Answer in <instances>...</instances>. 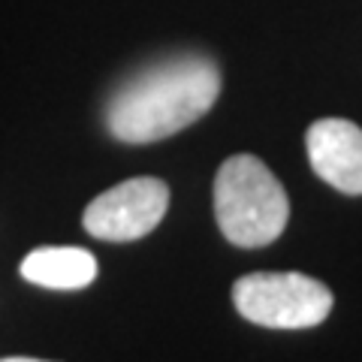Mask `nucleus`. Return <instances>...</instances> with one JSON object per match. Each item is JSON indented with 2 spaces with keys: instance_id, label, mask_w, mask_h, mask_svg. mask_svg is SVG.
Segmentation results:
<instances>
[{
  "instance_id": "7",
  "label": "nucleus",
  "mask_w": 362,
  "mask_h": 362,
  "mask_svg": "<svg viewBox=\"0 0 362 362\" xmlns=\"http://www.w3.org/2000/svg\"><path fill=\"white\" fill-rule=\"evenodd\" d=\"M0 362H45V359H30V356H6Z\"/></svg>"
},
{
  "instance_id": "4",
  "label": "nucleus",
  "mask_w": 362,
  "mask_h": 362,
  "mask_svg": "<svg viewBox=\"0 0 362 362\" xmlns=\"http://www.w3.org/2000/svg\"><path fill=\"white\" fill-rule=\"evenodd\" d=\"M169 209L166 181L139 175L103 190L82 214L85 230L103 242H133L148 235Z\"/></svg>"
},
{
  "instance_id": "1",
  "label": "nucleus",
  "mask_w": 362,
  "mask_h": 362,
  "mask_svg": "<svg viewBox=\"0 0 362 362\" xmlns=\"http://www.w3.org/2000/svg\"><path fill=\"white\" fill-rule=\"evenodd\" d=\"M221 70L202 54H178L145 66L106 103V127L127 145L160 142L190 127L214 106Z\"/></svg>"
},
{
  "instance_id": "3",
  "label": "nucleus",
  "mask_w": 362,
  "mask_h": 362,
  "mask_svg": "<svg viewBox=\"0 0 362 362\" xmlns=\"http://www.w3.org/2000/svg\"><path fill=\"white\" fill-rule=\"evenodd\" d=\"M245 320L269 329H311L332 311V290L302 272H251L233 284Z\"/></svg>"
},
{
  "instance_id": "5",
  "label": "nucleus",
  "mask_w": 362,
  "mask_h": 362,
  "mask_svg": "<svg viewBox=\"0 0 362 362\" xmlns=\"http://www.w3.org/2000/svg\"><path fill=\"white\" fill-rule=\"evenodd\" d=\"M311 169L347 197H362V127L347 118L314 121L305 133Z\"/></svg>"
},
{
  "instance_id": "2",
  "label": "nucleus",
  "mask_w": 362,
  "mask_h": 362,
  "mask_svg": "<svg viewBox=\"0 0 362 362\" xmlns=\"http://www.w3.org/2000/svg\"><path fill=\"white\" fill-rule=\"evenodd\" d=\"M214 218L230 245L266 247L287 226V190L259 157L233 154L214 178Z\"/></svg>"
},
{
  "instance_id": "6",
  "label": "nucleus",
  "mask_w": 362,
  "mask_h": 362,
  "mask_svg": "<svg viewBox=\"0 0 362 362\" xmlns=\"http://www.w3.org/2000/svg\"><path fill=\"white\" fill-rule=\"evenodd\" d=\"M21 278L49 290H82L94 284L97 257L85 247H37L21 263Z\"/></svg>"
}]
</instances>
